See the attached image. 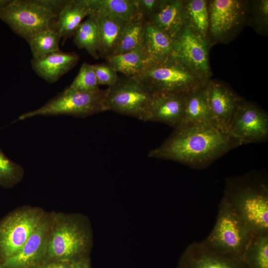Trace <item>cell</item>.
Wrapping results in <instances>:
<instances>
[{
  "label": "cell",
  "mask_w": 268,
  "mask_h": 268,
  "mask_svg": "<svg viewBox=\"0 0 268 268\" xmlns=\"http://www.w3.org/2000/svg\"><path fill=\"white\" fill-rule=\"evenodd\" d=\"M225 196L219 205L215 225L203 241L219 253L245 257L254 235Z\"/></svg>",
  "instance_id": "obj_5"
},
{
  "label": "cell",
  "mask_w": 268,
  "mask_h": 268,
  "mask_svg": "<svg viewBox=\"0 0 268 268\" xmlns=\"http://www.w3.org/2000/svg\"><path fill=\"white\" fill-rule=\"evenodd\" d=\"M186 94L153 93L147 121L159 122L176 128L181 123Z\"/></svg>",
  "instance_id": "obj_16"
},
{
  "label": "cell",
  "mask_w": 268,
  "mask_h": 268,
  "mask_svg": "<svg viewBox=\"0 0 268 268\" xmlns=\"http://www.w3.org/2000/svg\"><path fill=\"white\" fill-rule=\"evenodd\" d=\"M73 36V42L78 48L84 49L95 59L99 58L98 31L93 15H90L80 24Z\"/></svg>",
  "instance_id": "obj_27"
},
{
  "label": "cell",
  "mask_w": 268,
  "mask_h": 268,
  "mask_svg": "<svg viewBox=\"0 0 268 268\" xmlns=\"http://www.w3.org/2000/svg\"><path fill=\"white\" fill-rule=\"evenodd\" d=\"M92 13L88 0H65L60 9L56 24L63 44L74 34L84 18Z\"/></svg>",
  "instance_id": "obj_19"
},
{
  "label": "cell",
  "mask_w": 268,
  "mask_h": 268,
  "mask_svg": "<svg viewBox=\"0 0 268 268\" xmlns=\"http://www.w3.org/2000/svg\"><path fill=\"white\" fill-rule=\"evenodd\" d=\"M207 101L212 125L227 134L243 98L225 83L214 79L206 83Z\"/></svg>",
  "instance_id": "obj_14"
},
{
  "label": "cell",
  "mask_w": 268,
  "mask_h": 268,
  "mask_svg": "<svg viewBox=\"0 0 268 268\" xmlns=\"http://www.w3.org/2000/svg\"><path fill=\"white\" fill-rule=\"evenodd\" d=\"M61 39V34L56 28L38 33L28 42L32 58H37L60 50L59 44Z\"/></svg>",
  "instance_id": "obj_28"
},
{
  "label": "cell",
  "mask_w": 268,
  "mask_h": 268,
  "mask_svg": "<svg viewBox=\"0 0 268 268\" xmlns=\"http://www.w3.org/2000/svg\"><path fill=\"white\" fill-rule=\"evenodd\" d=\"M249 2L244 0H207L208 40L211 46L234 39L249 21Z\"/></svg>",
  "instance_id": "obj_7"
},
{
  "label": "cell",
  "mask_w": 268,
  "mask_h": 268,
  "mask_svg": "<svg viewBox=\"0 0 268 268\" xmlns=\"http://www.w3.org/2000/svg\"><path fill=\"white\" fill-rule=\"evenodd\" d=\"M24 175L22 166L9 159L0 149V186L11 188L22 181Z\"/></svg>",
  "instance_id": "obj_30"
},
{
  "label": "cell",
  "mask_w": 268,
  "mask_h": 268,
  "mask_svg": "<svg viewBox=\"0 0 268 268\" xmlns=\"http://www.w3.org/2000/svg\"><path fill=\"white\" fill-rule=\"evenodd\" d=\"M146 22L140 14L127 21L119 42L111 55L142 49Z\"/></svg>",
  "instance_id": "obj_26"
},
{
  "label": "cell",
  "mask_w": 268,
  "mask_h": 268,
  "mask_svg": "<svg viewBox=\"0 0 268 268\" xmlns=\"http://www.w3.org/2000/svg\"><path fill=\"white\" fill-rule=\"evenodd\" d=\"M107 63L117 72L127 77L138 74L150 62L142 49L112 55L105 58Z\"/></svg>",
  "instance_id": "obj_24"
},
{
  "label": "cell",
  "mask_w": 268,
  "mask_h": 268,
  "mask_svg": "<svg viewBox=\"0 0 268 268\" xmlns=\"http://www.w3.org/2000/svg\"><path fill=\"white\" fill-rule=\"evenodd\" d=\"M71 268H92L90 258L84 259L73 263Z\"/></svg>",
  "instance_id": "obj_36"
},
{
  "label": "cell",
  "mask_w": 268,
  "mask_h": 268,
  "mask_svg": "<svg viewBox=\"0 0 268 268\" xmlns=\"http://www.w3.org/2000/svg\"><path fill=\"white\" fill-rule=\"evenodd\" d=\"M245 258L250 268H268V233L254 235Z\"/></svg>",
  "instance_id": "obj_29"
},
{
  "label": "cell",
  "mask_w": 268,
  "mask_h": 268,
  "mask_svg": "<svg viewBox=\"0 0 268 268\" xmlns=\"http://www.w3.org/2000/svg\"><path fill=\"white\" fill-rule=\"evenodd\" d=\"M47 212L41 207L23 205L0 220V264L21 249Z\"/></svg>",
  "instance_id": "obj_6"
},
{
  "label": "cell",
  "mask_w": 268,
  "mask_h": 268,
  "mask_svg": "<svg viewBox=\"0 0 268 268\" xmlns=\"http://www.w3.org/2000/svg\"><path fill=\"white\" fill-rule=\"evenodd\" d=\"M209 41L185 26L174 40L172 55L206 80L210 79Z\"/></svg>",
  "instance_id": "obj_12"
},
{
  "label": "cell",
  "mask_w": 268,
  "mask_h": 268,
  "mask_svg": "<svg viewBox=\"0 0 268 268\" xmlns=\"http://www.w3.org/2000/svg\"><path fill=\"white\" fill-rule=\"evenodd\" d=\"M72 264L65 260H47L42 262L36 268H71Z\"/></svg>",
  "instance_id": "obj_35"
},
{
  "label": "cell",
  "mask_w": 268,
  "mask_h": 268,
  "mask_svg": "<svg viewBox=\"0 0 268 268\" xmlns=\"http://www.w3.org/2000/svg\"><path fill=\"white\" fill-rule=\"evenodd\" d=\"M175 40L185 27L183 0H162L146 20Z\"/></svg>",
  "instance_id": "obj_18"
},
{
  "label": "cell",
  "mask_w": 268,
  "mask_h": 268,
  "mask_svg": "<svg viewBox=\"0 0 268 268\" xmlns=\"http://www.w3.org/2000/svg\"><path fill=\"white\" fill-rule=\"evenodd\" d=\"M95 18L98 31V53L105 58L111 55L121 37L127 21L119 18L92 13Z\"/></svg>",
  "instance_id": "obj_20"
},
{
  "label": "cell",
  "mask_w": 268,
  "mask_h": 268,
  "mask_svg": "<svg viewBox=\"0 0 268 268\" xmlns=\"http://www.w3.org/2000/svg\"><path fill=\"white\" fill-rule=\"evenodd\" d=\"M93 238L91 222L85 215L53 211L44 261L59 260L74 263L90 258Z\"/></svg>",
  "instance_id": "obj_2"
},
{
  "label": "cell",
  "mask_w": 268,
  "mask_h": 268,
  "mask_svg": "<svg viewBox=\"0 0 268 268\" xmlns=\"http://www.w3.org/2000/svg\"><path fill=\"white\" fill-rule=\"evenodd\" d=\"M177 268H250L245 257L225 254L202 241L190 244L182 254Z\"/></svg>",
  "instance_id": "obj_15"
},
{
  "label": "cell",
  "mask_w": 268,
  "mask_h": 268,
  "mask_svg": "<svg viewBox=\"0 0 268 268\" xmlns=\"http://www.w3.org/2000/svg\"><path fill=\"white\" fill-rule=\"evenodd\" d=\"M97 83L108 87L115 84L119 79L117 72L107 64L93 65Z\"/></svg>",
  "instance_id": "obj_33"
},
{
  "label": "cell",
  "mask_w": 268,
  "mask_h": 268,
  "mask_svg": "<svg viewBox=\"0 0 268 268\" xmlns=\"http://www.w3.org/2000/svg\"><path fill=\"white\" fill-rule=\"evenodd\" d=\"M207 2L206 0H183V14L185 26L208 41Z\"/></svg>",
  "instance_id": "obj_23"
},
{
  "label": "cell",
  "mask_w": 268,
  "mask_h": 268,
  "mask_svg": "<svg viewBox=\"0 0 268 268\" xmlns=\"http://www.w3.org/2000/svg\"><path fill=\"white\" fill-rule=\"evenodd\" d=\"M95 75L93 65L84 62L70 85L69 89L90 92L100 89Z\"/></svg>",
  "instance_id": "obj_31"
},
{
  "label": "cell",
  "mask_w": 268,
  "mask_h": 268,
  "mask_svg": "<svg viewBox=\"0 0 268 268\" xmlns=\"http://www.w3.org/2000/svg\"><path fill=\"white\" fill-rule=\"evenodd\" d=\"M88 1L91 14L111 16L126 21L134 19L139 14L134 0H88Z\"/></svg>",
  "instance_id": "obj_25"
},
{
  "label": "cell",
  "mask_w": 268,
  "mask_h": 268,
  "mask_svg": "<svg viewBox=\"0 0 268 268\" xmlns=\"http://www.w3.org/2000/svg\"><path fill=\"white\" fill-rule=\"evenodd\" d=\"M133 77L152 93L186 94L208 80L201 77L173 55L158 62H149Z\"/></svg>",
  "instance_id": "obj_4"
},
{
  "label": "cell",
  "mask_w": 268,
  "mask_h": 268,
  "mask_svg": "<svg viewBox=\"0 0 268 268\" xmlns=\"http://www.w3.org/2000/svg\"><path fill=\"white\" fill-rule=\"evenodd\" d=\"M152 94L146 86L133 77L119 78L105 90V110L147 122Z\"/></svg>",
  "instance_id": "obj_9"
},
{
  "label": "cell",
  "mask_w": 268,
  "mask_h": 268,
  "mask_svg": "<svg viewBox=\"0 0 268 268\" xmlns=\"http://www.w3.org/2000/svg\"><path fill=\"white\" fill-rule=\"evenodd\" d=\"M227 135L238 146L266 140L268 114L254 103L243 100L234 114Z\"/></svg>",
  "instance_id": "obj_11"
},
{
  "label": "cell",
  "mask_w": 268,
  "mask_h": 268,
  "mask_svg": "<svg viewBox=\"0 0 268 268\" xmlns=\"http://www.w3.org/2000/svg\"><path fill=\"white\" fill-rule=\"evenodd\" d=\"M162 0H134L137 12L146 21L158 8Z\"/></svg>",
  "instance_id": "obj_34"
},
{
  "label": "cell",
  "mask_w": 268,
  "mask_h": 268,
  "mask_svg": "<svg viewBox=\"0 0 268 268\" xmlns=\"http://www.w3.org/2000/svg\"><path fill=\"white\" fill-rule=\"evenodd\" d=\"M248 22L259 33L266 34L268 25V0L249 2Z\"/></svg>",
  "instance_id": "obj_32"
},
{
  "label": "cell",
  "mask_w": 268,
  "mask_h": 268,
  "mask_svg": "<svg viewBox=\"0 0 268 268\" xmlns=\"http://www.w3.org/2000/svg\"><path fill=\"white\" fill-rule=\"evenodd\" d=\"M53 219V211H47L39 226L21 249L0 264V268H36L46 258Z\"/></svg>",
  "instance_id": "obj_13"
},
{
  "label": "cell",
  "mask_w": 268,
  "mask_h": 268,
  "mask_svg": "<svg viewBox=\"0 0 268 268\" xmlns=\"http://www.w3.org/2000/svg\"><path fill=\"white\" fill-rule=\"evenodd\" d=\"M105 90L80 92L67 87L41 107L21 114L19 120L39 116L69 115L85 118L105 111Z\"/></svg>",
  "instance_id": "obj_8"
},
{
  "label": "cell",
  "mask_w": 268,
  "mask_h": 268,
  "mask_svg": "<svg viewBox=\"0 0 268 268\" xmlns=\"http://www.w3.org/2000/svg\"><path fill=\"white\" fill-rule=\"evenodd\" d=\"M11 1L12 0H0V10L6 7Z\"/></svg>",
  "instance_id": "obj_37"
},
{
  "label": "cell",
  "mask_w": 268,
  "mask_h": 268,
  "mask_svg": "<svg viewBox=\"0 0 268 268\" xmlns=\"http://www.w3.org/2000/svg\"><path fill=\"white\" fill-rule=\"evenodd\" d=\"M238 146L209 122L181 124L148 156L202 166Z\"/></svg>",
  "instance_id": "obj_1"
},
{
  "label": "cell",
  "mask_w": 268,
  "mask_h": 268,
  "mask_svg": "<svg viewBox=\"0 0 268 268\" xmlns=\"http://www.w3.org/2000/svg\"><path fill=\"white\" fill-rule=\"evenodd\" d=\"M224 196L251 231L255 234L268 233V189L266 184L227 191Z\"/></svg>",
  "instance_id": "obj_10"
},
{
  "label": "cell",
  "mask_w": 268,
  "mask_h": 268,
  "mask_svg": "<svg viewBox=\"0 0 268 268\" xmlns=\"http://www.w3.org/2000/svg\"><path fill=\"white\" fill-rule=\"evenodd\" d=\"M174 40L152 23L145 25L142 50L150 62H158L172 55Z\"/></svg>",
  "instance_id": "obj_21"
},
{
  "label": "cell",
  "mask_w": 268,
  "mask_h": 268,
  "mask_svg": "<svg viewBox=\"0 0 268 268\" xmlns=\"http://www.w3.org/2000/svg\"><path fill=\"white\" fill-rule=\"evenodd\" d=\"M65 0H12L0 10V19L27 43L36 34L56 28Z\"/></svg>",
  "instance_id": "obj_3"
},
{
  "label": "cell",
  "mask_w": 268,
  "mask_h": 268,
  "mask_svg": "<svg viewBox=\"0 0 268 268\" xmlns=\"http://www.w3.org/2000/svg\"><path fill=\"white\" fill-rule=\"evenodd\" d=\"M207 82L185 94L184 113L180 125L198 122L211 123L207 101Z\"/></svg>",
  "instance_id": "obj_22"
},
{
  "label": "cell",
  "mask_w": 268,
  "mask_h": 268,
  "mask_svg": "<svg viewBox=\"0 0 268 268\" xmlns=\"http://www.w3.org/2000/svg\"><path fill=\"white\" fill-rule=\"evenodd\" d=\"M79 59L75 52H64L60 50L32 58L31 64L33 70L38 76L53 83L75 66Z\"/></svg>",
  "instance_id": "obj_17"
}]
</instances>
